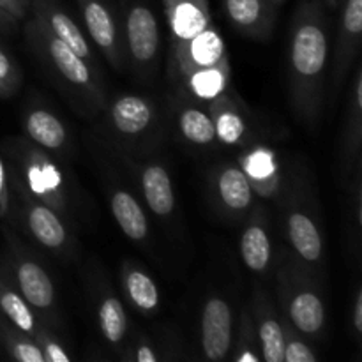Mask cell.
<instances>
[{
	"label": "cell",
	"mask_w": 362,
	"mask_h": 362,
	"mask_svg": "<svg viewBox=\"0 0 362 362\" xmlns=\"http://www.w3.org/2000/svg\"><path fill=\"white\" fill-rule=\"evenodd\" d=\"M327 57V23L317 4L308 0L299 7L290 46L292 103L306 120L320 113Z\"/></svg>",
	"instance_id": "obj_1"
},
{
	"label": "cell",
	"mask_w": 362,
	"mask_h": 362,
	"mask_svg": "<svg viewBox=\"0 0 362 362\" xmlns=\"http://www.w3.org/2000/svg\"><path fill=\"white\" fill-rule=\"evenodd\" d=\"M25 180L34 197L55 212H66L64 179L55 163L42 152H30L25 161Z\"/></svg>",
	"instance_id": "obj_2"
},
{
	"label": "cell",
	"mask_w": 362,
	"mask_h": 362,
	"mask_svg": "<svg viewBox=\"0 0 362 362\" xmlns=\"http://www.w3.org/2000/svg\"><path fill=\"white\" fill-rule=\"evenodd\" d=\"M202 349L209 361H223L232 349V310L219 297H211L202 311Z\"/></svg>",
	"instance_id": "obj_3"
},
{
	"label": "cell",
	"mask_w": 362,
	"mask_h": 362,
	"mask_svg": "<svg viewBox=\"0 0 362 362\" xmlns=\"http://www.w3.org/2000/svg\"><path fill=\"white\" fill-rule=\"evenodd\" d=\"M126 41L136 64L154 62L159 49V27L152 9L144 4H133L126 18Z\"/></svg>",
	"instance_id": "obj_4"
},
{
	"label": "cell",
	"mask_w": 362,
	"mask_h": 362,
	"mask_svg": "<svg viewBox=\"0 0 362 362\" xmlns=\"http://www.w3.org/2000/svg\"><path fill=\"white\" fill-rule=\"evenodd\" d=\"M175 53L184 76L197 69L211 67L221 60L228 59L223 35L212 25L194 37H191L189 41L177 45Z\"/></svg>",
	"instance_id": "obj_5"
},
{
	"label": "cell",
	"mask_w": 362,
	"mask_h": 362,
	"mask_svg": "<svg viewBox=\"0 0 362 362\" xmlns=\"http://www.w3.org/2000/svg\"><path fill=\"white\" fill-rule=\"evenodd\" d=\"M163 6L175 46L212 25L209 0H163Z\"/></svg>",
	"instance_id": "obj_6"
},
{
	"label": "cell",
	"mask_w": 362,
	"mask_h": 362,
	"mask_svg": "<svg viewBox=\"0 0 362 362\" xmlns=\"http://www.w3.org/2000/svg\"><path fill=\"white\" fill-rule=\"evenodd\" d=\"M34 11H35V21L39 25H42L45 28H48L53 35L60 39V41L66 42L78 57H81L83 60H92L90 48H88V42L85 41L83 34L78 28V25L74 23L73 18L69 14H66L64 11H60L52 0H35L34 2Z\"/></svg>",
	"instance_id": "obj_7"
},
{
	"label": "cell",
	"mask_w": 362,
	"mask_h": 362,
	"mask_svg": "<svg viewBox=\"0 0 362 362\" xmlns=\"http://www.w3.org/2000/svg\"><path fill=\"white\" fill-rule=\"evenodd\" d=\"M81 9H83L85 27H87L92 41L105 52V55L112 60V64L119 66V37H117L115 20L110 13L108 6L101 0H81Z\"/></svg>",
	"instance_id": "obj_8"
},
{
	"label": "cell",
	"mask_w": 362,
	"mask_h": 362,
	"mask_svg": "<svg viewBox=\"0 0 362 362\" xmlns=\"http://www.w3.org/2000/svg\"><path fill=\"white\" fill-rule=\"evenodd\" d=\"M37 25L39 32H41L42 45H45L46 53H48L49 60L53 62V67L62 74V78H66L69 83L76 85V87L83 88H92V74L88 66L85 64V60L81 57H78L69 46L64 41H60L57 35H53L48 28H45L42 25Z\"/></svg>",
	"instance_id": "obj_9"
},
{
	"label": "cell",
	"mask_w": 362,
	"mask_h": 362,
	"mask_svg": "<svg viewBox=\"0 0 362 362\" xmlns=\"http://www.w3.org/2000/svg\"><path fill=\"white\" fill-rule=\"evenodd\" d=\"M274 4L267 0H225V9L237 30L250 37H265L272 28Z\"/></svg>",
	"instance_id": "obj_10"
},
{
	"label": "cell",
	"mask_w": 362,
	"mask_h": 362,
	"mask_svg": "<svg viewBox=\"0 0 362 362\" xmlns=\"http://www.w3.org/2000/svg\"><path fill=\"white\" fill-rule=\"evenodd\" d=\"M244 175L251 184V189L260 197H272L279 187V170L276 156L271 148L257 147L243 158Z\"/></svg>",
	"instance_id": "obj_11"
},
{
	"label": "cell",
	"mask_w": 362,
	"mask_h": 362,
	"mask_svg": "<svg viewBox=\"0 0 362 362\" xmlns=\"http://www.w3.org/2000/svg\"><path fill=\"white\" fill-rule=\"evenodd\" d=\"M16 281L23 299L35 310H48L55 303V288L45 269L30 260H21L16 267Z\"/></svg>",
	"instance_id": "obj_12"
},
{
	"label": "cell",
	"mask_w": 362,
	"mask_h": 362,
	"mask_svg": "<svg viewBox=\"0 0 362 362\" xmlns=\"http://www.w3.org/2000/svg\"><path fill=\"white\" fill-rule=\"evenodd\" d=\"M154 117V108L138 95H122L112 106V120L122 134H138L147 129Z\"/></svg>",
	"instance_id": "obj_13"
},
{
	"label": "cell",
	"mask_w": 362,
	"mask_h": 362,
	"mask_svg": "<svg viewBox=\"0 0 362 362\" xmlns=\"http://www.w3.org/2000/svg\"><path fill=\"white\" fill-rule=\"evenodd\" d=\"M141 189H144V197L147 200L148 209L156 216L165 218V216L172 214V211L175 209V194H173L168 172L163 166L148 165L144 170Z\"/></svg>",
	"instance_id": "obj_14"
},
{
	"label": "cell",
	"mask_w": 362,
	"mask_h": 362,
	"mask_svg": "<svg viewBox=\"0 0 362 362\" xmlns=\"http://www.w3.org/2000/svg\"><path fill=\"white\" fill-rule=\"evenodd\" d=\"M28 228H30L32 235L42 244V246L49 247V250H59L66 244L67 232L64 228L62 221L57 216L53 209H49L45 204H34L30 205L27 214Z\"/></svg>",
	"instance_id": "obj_15"
},
{
	"label": "cell",
	"mask_w": 362,
	"mask_h": 362,
	"mask_svg": "<svg viewBox=\"0 0 362 362\" xmlns=\"http://www.w3.org/2000/svg\"><path fill=\"white\" fill-rule=\"evenodd\" d=\"M112 214L119 228L131 240H144L147 237V218L133 194L127 191H115L112 197Z\"/></svg>",
	"instance_id": "obj_16"
},
{
	"label": "cell",
	"mask_w": 362,
	"mask_h": 362,
	"mask_svg": "<svg viewBox=\"0 0 362 362\" xmlns=\"http://www.w3.org/2000/svg\"><path fill=\"white\" fill-rule=\"evenodd\" d=\"M211 119L214 124L216 138L226 145H237L246 134V124L233 103L225 94L212 99Z\"/></svg>",
	"instance_id": "obj_17"
},
{
	"label": "cell",
	"mask_w": 362,
	"mask_h": 362,
	"mask_svg": "<svg viewBox=\"0 0 362 362\" xmlns=\"http://www.w3.org/2000/svg\"><path fill=\"white\" fill-rule=\"evenodd\" d=\"M362 34V0H346L341 18L338 45V78L349 66Z\"/></svg>",
	"instance_id": "obj_18"
},
{
	"label": "cell",
	"mask_w": 362,
	"mask_h": 362,
	"mask_svg": "<svg viewBox=\"0 0 362 362\" xmlns=\"http://www.w3.org/2000/svg\"><path fill=\"white\" fill-rule=\"evenodd\" d=\"M288 235L297 253L308 262H317L322 257V237L315 223L303 212L288 216Z\"/></svg>",
	"instance_id": "obj_19"
},
{
	"label": "cell",
	"mask_w": 362,
	"mask_h": 362,
	"mask_svg": "<svg viewBox=\"0 0 362 362\" xmlns=\"http://www.w3.org/2000/svg\"><path fill=\"white\" fill-rule=\"evenodd\" d=\"M230 78V64L228 59L214 64L211 67L197 69L193 73L186 74V81L189 90L204 101H212L218 95L225 92Z\"/></svg>",
	"instance_id": "obj_20"
},
{
	"label": "cell",
	"mask_w": 362,
	"mask_h": 362,
	"mask_svg": "<svg viewBox=\"0 0 362 362\" xmlns=\"http://www.w3.org/2000/svg\"><path fill=\"white\" fill-rule=\"evenodd\" d=\"M25 129L35 144L46 148H60L67 140L64 124L46 110H34L28 113L25 120Z\"/></svg>",
	"instance_id": "obj_21"
},
{
	"label": "cell",
	"mask_w": 362,
	"mask_h": 362,
	"mask_svg": "<svg viewBox=\"0 0 362 362\" xmlns=\"http://www.w3.org/2000/svg\"><path fill=\"white\" fill-rule=\"evenodd\" d=\"M290 320L300 332L315 334L324 327L325 310L320 297L313 292H300L292 299L288 308Z\"/></svg>",
	"instance_id": "obj_22"
},
{
	"label": "cell",
	"mask_w": 362,
	"mask_h": 362,
	"mask_svg": "<svg viewBox=\"0 0 362 362\" xmlns=\"http://www.w3.org/2000/svg\"><path fill=\"white\" fill-rule=\"evenodd\" d=\"M218 191L223 204L232 211H244L251 205L253 189L244 175V172L237 166H228L218 177Z\"/></svg>",
	"instance_id": "obj_23"
},
{
	"label": "cell",
	"mask_w": 362,
	"mask_h": 362,
	"mask_svg": "<svg viewBox=\"0 0 362 362\" xmlns=\"http://www.w3.org/2000/svg\"><path fill=\"white\" fill-rule=\"evenodd\" d=\"M0 310L6 315L7 320L14 325L16 331L25 332L28 336H37L41 332L37 324H35V318L32 315L27 300L21 296H18L4 281H0Z\"/></svg>",
	"instance_id": "obj_24"
},
{
	"label": "cell",
	"mask_w": 362,
	"mask_h": 362,
	"mask_svg": "<svg viewBox=\"0 0 362 362\" xmlns=\"http://www.w3.org/2000/svg\"><path fill=\"white\" fill-rule=\"evenodd\" d=\"M240 255L247 269L262 272L271 262V243L267 232L260 225H251L244 230L240 239Z\"/></svg>",
	"instance_id": "obj_25"
},
{
	"label": "cell",
	"mask_w": 362,
	"mask_h": 362,
	"mask_svg": "<svg viewBox=\"0 0 362 362\" xmlns=\"http://www.w3.org/2000/svg\"><path fill=\"white\" fill-rule=\"evenodd\" d=\"M126 290L131 303L141 311H154L159 304V292L154 279L145 272L133 269L126 274Z\"/></svg>",
	"instance_id": "obj_26"
},
{
	"label": "cell",
	"mask_w": 362,
	"mask_h": 362,
	"mask_svg": "<svg viewBox=\"0 0 362 362\" xmlns=\"http://www.w3.org/2000/svg\"><path fill=\"white\" fill-rule=\"evenodd\" d=\"M99 325L106 341L120 343L127 331V317L122 303L115 297H106L99 306Z\"/></svg>",
	"instance_id": "obj_27"
},
{
	"label": "cell",
	"mask_w": 362,
	"mask_h": 362,
	"mask_svg": "<svg viewBox=\"0 0 362 362\" xmlns=\"http://www.w3.org/2000/svg\"><path fill=\"white\" fill-rule=\"evenodd\" d=\"M179 126L184 138L197 145H209L216 140V131L211 115L204 113L202 110H184L180 113Z\"/></svg>",
	"instance_id": "obj_28"
},
{
	"label": "cell",
	"mask_w": 362,
	"mask_h": 362,
	"mask_svg": "<svg viewBox=\"0 0 362 362\" xmlns=\"http://www.w3.org/2000/svg\"><path fill=\"white\" fill-rule=\"evenodd\" d=\"M258 338L262 343V357L265 362H283L286 338L281 325L274 318H265L258 327Z\"/></svg>",
	"instance_id": "obj_29"
},
{
	"label": "cell",
	"mask_w": 362,
	"mask_h": 362,
	"mask_svg": "<svg viewBox=\"0 0 362 362\" xmlns=\"http://www.w3.org/2000/svg\"><path fill=\"white\" fill-rule=\"evenodd\" d=\"M4 339H6L7 352L13 359L20 362H46L41 346L25 338L21 331H6Z\"/></svg>",
	"instance_id": "obj_30"
},
{
	"label": "cell",
	"mask_w": 362,
	"mask_h": 362,
	"mask_svg": "<svg viewBox=\"0 0 362 362\" xmlns=\"http://www.w3.org/2000/svg\"><path fill=\"white\" fill-rule=\"evenodd\" d=\"M18 87H20V71L6 55V52L0 49V98L14 94Z\"/></svg>",
	"instance_id": "obj_31"
},
{
	"label": "cell",
	"mask_w": 362,
	"mask_h": 362,
	"mask_svg": "<svg viewBox=\"0 0 362 362\" xmlns=\"http://www.w3.org/2000/svg\"><path fill=\"white\" fill-rule=\"evenodd\" d=\"M35 338H39V346H41L46 362H71V357L67 356L66 350L45 332H39Z\"/></svg>",
	"instance_id": "obj_32"
},
{
	"label": "cell",
	"mask_w": 362,
	"mask_h": 362,
	"mask_svg": "<svg viewBox=\"0 0 362 362\" xmlns=\"http://www.w3.org/2000/svg\"><path fill=\"white\" fill-rule=\"evenodd\" d=\"M283 362H317V356L311 352L306 343L292 339V341H286Z\"/></svg>",
	"instance_id": "obj_33"
},
{
	"label": "cell",
	"mask_w": 362,
	"mask_h": 362,
	"mask_svg": "<svg viewBox=\"0 0 362 362\" xmlns=\"http://www.w3.org/2000/svg\"><path fill=\"white\" fill-rule=\"evenodd\" d=\"M28 6H30L28 0H0V7L4 11H7L11 16L16 18V20H20V18H23L27 14Z\"/></svg>",
	"instance_id": "obj_34"
},
{
	"label": "cell",
	"mask_w": 362,
	"mask_h": 362,
	"mask_svg": "<svg viewBox=\"0 0 362 362\" xmlns=\"http://www.w3.org/2000/svg\"><path fill=\"white\" fill-rule=\"evenodd\" d=\"M7 205H9V194H7L6 168H4V161L2 158H0V216L6 214Z\"/></svg>",
	"instance_id": "obj_35"
},
{
	"label": "cell",
	"mask_w": 362,
	"mask_h": 362,
	"mask_svg": "<svg viewBox=\"0 0 362 362\" xmlns=\"http://www.w3.org/2000/svg\"><path fill=\"white\" fill-rule=\"evenodd\" d=\"M354 327H356V331L362 332V290L357 292V297H356V308H354Z\"/></svg>",
	"instance_id": "obj_36"
},
{
	"label": "cell",
	"mask_w": 362,
	"mask_h": 362,
	"mask_svg": "<svg viewBox=\"0 0 362 362\" xmlns=\"http://www.w3.org/2000/svg\"><path fill=\"white\" fill-rule=\"evenodd\" d=\"M134 359L138 362H158V356L154 354V350L151 349V346L147 345H141L140 349H138L136 356H134Z\"/></svg>",
	"instance_id": "obj_37"
},
{
	"label": "cell",
	"mask_w": 362,
	"mask_h": 362,
	"mask_svg": "<svg viewBox=\"0 0 362 362\" xmlns=\"http://www.w3.org/2000/svg\"><path fill=\"white\" fill-rule=\"evenodd\" d=\"M14 21H16V18L11 16L7 11H4L2 7H0V30H6V28H9Z\"/></svg>",
	"instance_id": "obj_38"
},
{
	"label": "cell",
	"mask_w": 362,
	"mask_h": 362,
	"mask_svg": "<svg viewBox=\"0 0 362 362\" xmlns=\"http://www.w3.org/2000/svg\"><path fill=\"white\" fill-rule=\"evenodd\" d=\"M338 4V0H329V6H336Z\"/></svg>",
	"instance_id": "obj_39"
},
{
	"label": "cell",
	"mask_w": 362,
	"mask_h": 362,
	"mask_svg": "<svg viewBox=\"0 0 362 362\" xmlns=\"http://www.w3.org/2000/svg\"><path fill=\"white\" fill-rule=\"evenodd\" d=\"M267 2H271V4H278V2H281V0H267Z\"/></svg>",
	"instance_id": "obj_40"
}]
</instances>
